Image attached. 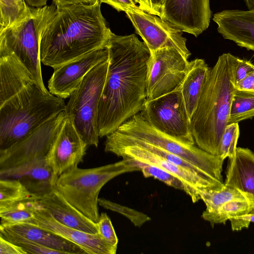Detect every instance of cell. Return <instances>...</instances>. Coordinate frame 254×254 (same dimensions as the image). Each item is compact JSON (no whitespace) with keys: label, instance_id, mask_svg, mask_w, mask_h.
<instances>
[{"label":"cell","instance_id":"obj_14","mask_svg":"<svg viewBox=\"0 0 254 254\" xmlns=\"http://www.w3.org/2000/svg\"><path fill=\"white\" fill-rule=\"evenodd\" d=\"M34 217L29 223L58 235L80 247L87 254H115L117 247L107 243L98 233L91 234L62 224L33 197Z\"/></svg>","mask_w":254,"mask_h":254},{"label":"cell","instance_id":"obj_2","mask_svg":"<svg viewBox=\"0 0 254 254\" xmlns=\"http://www.w3.org/2000/svg\"><path fill=\"white\" fill-rule=\"evenodd\" d=\"M98 0L57 11L45 27L40 43L41 63L54 69L96 50L106 48L112 32Z\"/></svg>","mask_w":254,"mask_h":254},{"label":"cell","instance_id":"obj_42","mask_svg":"<svg viewBox=\"0 0 254 254\" xmlns=\"http://www.w3.org/2000/svg\"><path fill=\"white\" fill-rule=\"evenodd\" d=\"M27 4L33 7H42L47 5L48 0H25Z\"/></svg>","mask_w":254,"mask_h":254},{"label":"cell","instance_id":"obj_17","mask_svg":"<svg viewBox=\"0 0 254 254\" xmlns=\"http://www.w3.org/2000/svg\"><path fill=\"white\" fill-rule=\"evenodd\" d=\"M108 58L107 49L103 48L55 68L48 81L50 93L64 99L69 98L84 76L98 64Z\"/></svg>","mask_w":254,"mask_h":254},{"label":"cell","instance_id":"obj_3","mask_svg":"<svg viewBox=\"0 0 254 254\" xmlns=\"http://www.w3.org/2000/svg\"><path fill=\"white\" fill-rule=\"evenodd\" d=\"M237 57L220 55L210 70L190 119L191 133L199 148L218 156L221 139L228 125L236 90L233 72Z\"/></svg>","mask_w":254,"mask_h":254},{"label":"cell","instance_id":"obj_32","mask_svg":"<svg viewBox=\"0 0 254 254\" xmlns=\"http://www.w3.org/2000/svg\"><path fill=\"white\" fill-rule=\"evenodd\" d=\"M98 201V205L102 207L126 216L135 226L140 227L151 219L150 217L141 212L104 198H99Z\"/></svg>","mask_w":254,"mask_h":254},{"label":"cell","instance_id":"obj_43","mask_svg":"<svg viewBox=\"0 0 254 254\" xmlns=\"http://www.w3.org/2000/svg\"><path fill=\"white\" fill-rule=\"evenodd\" d=\"M248 10H254V0H244Z\"/></svg>","mask_w":254,"mask_h":254},{"label":"cell","instance_id":"obj_24","mask_svg":"<svg viewBox=\"0 0 254 254\" xmlns=\"http://www.w3.org/2000/svg\"><path fill=\"white\" fill-rule=\"evenodd\" d=\"M199 194L200 199L206 205V209L202 212L201 216L203 218L215 212L223 204L229 201L234 199L246 200L237 190L225 185L220 190L201 189L199 190Z\"/></svg>","mask_w":254,"mask_h":254},{"label":"cell","instance_id":"obj_39","mask_svg":"<svg viewBox=\"0 0 254 254\" xmlns=\"http://www.w3.org/2000/svg\"><path fill=\"white\" fill-rule=\"evenodd\" d=\"M230 222L231 228L233 231H241L243 228H248L250 223H254V214L239 216Z\"/></svg>","mask_w":254,"mask_h":254},{"label":"cell","instance_id":"obj_8","mask_svg":"<svg viewBox=\"0 0 254 254\" xmlns=\"http://www.w3.org/2000/svg\"><path fill=\"white\" fill-rule=\"evenodd\" d=\"M113 133L119 136L142 140L164 149L224 182L222 172L224 160L220 156L211 154L195 145L184 143L157 130L140 113L124 123Z\"/></svg>","mask_w":254,"mask_h":254},{"label":"cell","instance_id":"obj_6","mask_svg":"<svg viewBox=\"0 0 254 254\" xmlns=\"http://www.w3.org/2000/svg\"><path fill=\"white\" fill-rule=\"evenodd\" d=\"M57 9L54 4L42 7H32L27 18L0 33V52L13 55L46 93L50 92L44 85L42 75L41 39L43 30Z\"/></svg>","mask_w":254,"mask_h":254},{"label":"cell","instance_id":"obj_18","mask_svg":"<svg viewBox=\"0 0 254 254\" xmlns=\"http://www.w3.org/2000/svg\"><path fill=\"white\" fill-rule=\"evenodd\" d=\"M212 20L225 39L254 52V10H224L215 13Z\"/></svg>","mask_w":254,"mask_h":254},{"label":"cell","instance_id":"obj_37","mask_svg":"<svg viewBox=\"0 0 254 254\" xmlns=\"http://www.w3.org/2000/svg\"><path fill=\"white\" fill-rule=\"evenodd\" d=\"M102 3H105L113 7L118 11L126 12L129 10L139 8L136 0H98Z\"/></svg>","mask_w":254,"mask_h":254},{"label":"cell","instance_id":"obj_36","mask_svg":"<svg viewBox=\"0 0 254 254\" xmlns=\"http://www.w3.org/2000/svg\"><path fill=\"white\" fill-rule=\"evenodd\" d=\"M138 7L143 11L160 17L165 0H136Z\"/></svg>","mask_w":254,"mask_h":254},{"label":"cell","instance_id":"obj_29","mask_svg":"<svg viewBox=\"0 0 254 254\" xmlns=\"http://www.w3.org/2000/svg\"><path fill=\"white\" fill-rule=\"evenodd\" d=\"M0 225L25 223L34 217L30 198L8 207L0 208Z\"/></svg>","mask_w":254,"mask_h":254},{"label":"cell","instance_id":"obj_41","mask_svg":"<svg viewBox=\"0 0 254 254\" xmlns=\"http://www.w3.org/2000/svg\"><path fill=\"white\" fill-rule=\"evenodd\" d=\"M98 0H53L57 8L75 5V4H93Z\"/></svg>","mask_w":254,"mask_h":254},{"label":"cell","instance_id":"obj_23","mask_svg":"<svg viewBox=\"0 0 254 254\" xmlns=\"http://www.w3.org/2000/svg\"><path fill=\"white\" fill-rule=\"evenodd\" d=\"M58 178L46 157L37 162L18 180L32 196H38L55 188Z\"/></svg>","mask_w":254,"mask_h":254},{"label":"cell","instance_id":"obj_22","mask_svg":"<svg viewBox=\"0 0 254 254\" xmlns=\"http://www.w3.org/2000/svg\"><path fill=\"white\" fill-rule=\"evenodd\" d=\"M0 227L46 247L67 254H86L77 245L52 233L29 223L1 225Z\"/></svg>","mask_w":254,"mask_h":254},{"label":"cell","instance_id":"obj_7","mask_svg":"<svg viewBox=\"0 0 254 254\" xmlns=\"http://www.w3.org/2000/svg\"><path fill=\"white\" fill-rule=\"evenodd\" d=\"M109 58L93 68L69 97L64 112L88 145H98V112L106 79Z\"/></svg>","mask_w":254,"mask_h":254},{"label":"cell","instance_id":"obj_5","mask_svg":"<svg viewBox=\"0 0 254 254\" xmlns=\"http://www.w3.org/2000/svg\"><path fill=\"white\" fill-rule=\"evenodd\" d=\"M140 171L138 162L125 158L117 162L89 169L73 168L58 177L56 188L73 206L97 223L98 196L109 181L122 174Z\"/></svg>","mask_w":254,"mask_h":254},{"label":"cell","instance_id":"obj_12","mask_svg":"<svg viewBox=\"0 0 254 254\" xmlns=\"http://www.w3.org/2000/svg\"><path fill=\"white\" fill-rule=\"evenodd\" d=\"M150 53L166 48H174L189 60L190 53L183 31L171 22L149 13L139 7L126 12Z\"/></svg>","mask_w":254,"mask_h":254},{"label":"cell","instance_id":"obj_15","mask_svg":"<svg viewBox=\"0 0 254 254\" xmlns=\"http://www.w3.org/2000/svg\"><path fill=\"white\" fill-rule=\"evenodd\" d=\"M88 146L71 119L65 115L47 154L48 162L59 177L83 161Z\"/></svg>","mask_w":254,"mask_h":254},{"label":"cell","instance_id":"obj_16","mask_svg":"<svg viewBox=\"0 0 254 254\" xmlns=\"http://www.w3.org/2000/svg\"><path fill=\"white\" fill-rule=\"evenodd\" d=\"M160 17L196 37L209 26L210 0H165Z\"/></svg>","mask_w":254,"mask_h":254},{"label":"cell","instance_id":"obj_20","mask_svg":"<svg viewBox=\"0 0 254 254\" xmlns=\"http://www.w3.org/2000/svg\"><path fill=\"white\" fill-rule=\"evenodd\" d=\"M32 197L63 225L91 234L98 233L96 223L73 206L56 187Z\"/></svg>","mask_w":254,"mask_h":254},{"label":"cell","instance_id":"obj_33","mask_svg":"<svg viewBox=\"0 0 254 254\" xmlns=\"http://www.w3.org/2000/svg\"><path fill=\"white\" fill-rule=\"evenodd\" d=\"M239 135L240 129L238 123L227 125L221 139L218 156L224 160L227 157H233L235 153Z\"/></svg>","mask_w":254,"mask_h":254},{"label":"cell","instance_id":"obj_35","mask_svg":"<svg viewBox=\"0 0 254 254\" xmlns=\"http://www.w3.org/2000/svg\"><path fill=\"white\" fill-rule=\"evenodd\" d=\"M254 71V64L251 61L236 58L233 72V82L235 86L250 73Z\"/></svg>","mask_w":254,"mask_h":254},{"label":"cell","instance_id":"obj_28","mask_svg":"<svg viewBox=\"0 0 254 254\" xmlns=\"http://www.w3.org/2000/svg\"><path fill=\"white\" fill-rule=\"evenodd\" d=\"M250 206L246 200L234 199L223 204L214 213L203 219L210 222L212 227L216 224H225L228 220L230 221L236 218L248 214Z\"/></svg>","mask_w":254,"mask_h":254},{"label":"cell","instance_id":"obj_1","mask_svg":"<svg viewBox=\"0 0 254 254\" xmlns=\"http://www.w3.org/2000/svg\"><path fill=\"white\" fill-rule=\"evenodd\" d=\"M106 48L109 66L98 107L100 138L141 111L146 101L151 56L147 46L134 34L121 36L112 32Z\"/></svg>","mask_w":254,"mask_h":254},{"label":"cell","instance_id":"obj_31","mask_svg":"<svg viewBox=\"0 0 254 254\" xmlns=\"http://www.w3.org/2000/svg\"><path fill=\"white\" fill-rule=\"evenodd\" d=\"M136 161L144 177H153L187 194L188 190L186 186L177 176L159 167Z\"/></svg>","mask_w":254,"mask_h":254},{"label":"cell","instance_id":"obj_34","mask_svg":"<svg viewBox=\"0 0 254 254\" xmlns=\"http://www.w3.org/2000/svg\"><path fill=\"white\" fill-rule=\"evenodd\" d=\"M98 233L110 245L117 247L118 238L115 231L110 218L105 212L100 214L96 223Z\"/></svg>","mask_w":254,"mask_h":254},{"label":"cell","instance_id":"obj_30","mask_svg":"<svg viewBox=\"0 0 254 254\" xmlns=\"http://www.w3.org/2000/svg\"><path fill=\"white\" fill-rule=\"evenodd\" d=\"M0 236L21 247L27 254H66L65 252L46 247L0 227Z\"/></svg>","mask_w":254,"mask_h":254},{"label":"cell","instance_id":"obj_13","mask_svg":"<svg viewBox=\"0 0 254 254\" xmlns=\"http://www.w3.org/2000/svg\"><path fill=\"white\" fill-rule=\"evenodd\" d=\"M105 151L123 158H128L164 169L180 178L186 186L192 202L200 199L199 190L203 188L217 190L211 183L194 173L175 164L163 156L137 145L106 144Z\"/></svg>","mask_w":254,"mask_h":254},{"label":"cell","instance_id":"obj_27","mask_svg":"<svg viewBox=\"0 0 254 254\" xmlns=\"http://www.w3.org/2000/svg\"><path fill=\"white\" fill-rule=\"evenodd\" d=\"M31 193L17 179H0V208L29 199Z\"/></svg>","mask_w":254,"mask_h":254},{"label":"cell","instance_id":"obj_21","mask_svg":"<svg viewBox=\"0 0 254 254\" xmlns=\"http://www.w3.org/2000/svg\"><path fill=\"white\" fill-rule=\"evenodd\" d=\"M209 70L203 59H195L189 62L187 74L178 88L182 94L190 120L197 107Z\"/></svg>","mask_w":254,"mask_h":254},{"label":"cell","instance_id":"obj_10","mask_svg":"<svg viewBox=\"0 0 254 254\" xmlns=\"http://www.w3.org/2000/svg\"><path fill=\"white\" fill-rule=\"evenodd\" d=\"M139 113L157 130L184 143L196 145L191 133L190 120L178 89L146 101Z\"/></svg>","mask_w":254,"mask_h":254},{"label":"cell","instance_id":"obj_38","mask_svg":"<svg viewBox=\"0 0 254 254\" xmlns=\"http://www.w3.org/2000/svg\"><path fill=\"white\" fill-rule=\"evenodd\" d=\"M0 254H27L21 247L0 236Z\"/></svg>","mask_w":254,"mask_h":254},{"label":"cell","instance_id":"obj_25","mask_svg":"<svg viewBox=\"0 0 254 254\" xmlns=\"http://www.w3.org/2000/svg\"><path fill=\"white\" fill-rule=\"evenodd\" d=\"M25 0H0V33L19 23L31 14Z\"/></svg>","mask_w":254,"mask_h":254},{"label":"cell","instance_id":"obj_26","mask_svg":"<svg viewBox=\"0 0 254 254\" xmlns=\"http://www.w3.org/2000/svg\"><path fill=\"white\" fill-rule=\"evenodd\" d=\"M254 117V92L235 90L228 125Z\"/></svg>","mask_w":254,"mask_h":254},{"label":"cell","instance_id":"obj_9","mask_svg":"<svg viewBox=\"0 0 254 254\" xmlns=\"http://www.w3.org/2000/svg\"><path fill=\"white\" fill-rule=\"evenodd\" d=\"M65 117L63 111L11 146L0 150V179L19 180L47 154Z\"/></svg>","mask_w":254,"mask_h":254},{"label":"cell","instance_id":"obj_11","mask_svg":"<svg viewBox=\"0 0 254 254\" xmlns=\"http://www.w3.org/2000/svg\"><path fill=\"white\" fill-rule=\"evenodd\" d=\"M189 66L188 60L174 48L166 47L151 53L147 73L146 101L177 89L187 74Z\"/></svg>","mask_w":254,"mask_h":254},{"label":"cell","instance_id":"obj_4","mask_svg":"<svg viewBox=\"0 0 254 254\" xmlns=\"http://www.w3.org/2000/svg\"><path fill=\"white\" fill-rule=\"evenodd\" d=\"M64 99L46 93L34 81L0 103V150L24 138L64 111Z\"/></svg>","mask_w":254,"mask_h":254},{"label":"cell","instance_id":"obj_19","mask_svg":"<svg viewBox=\"0 0 254 254\" xmlns=\"http://www.w3.org/2000/svg\"><path fill=\"white\" fill-rule=\"evenodd\" d=\"M224 184L240 191L249 204L248 214H254V152L237 147L234 155L228 158Z\"/></svg>","mask_w":254,"mask_h":254},{"label":"cell","instance_id":"obj_40","mask_svg":"<svg viewBox=\"0 0 254 254\" xmlns=\"http://www.w3.org/2000/svg\"><path fill=\"white\" fill-rule=\"evenodd\" d=\"M235 87L239 90L254 92V71L240 81Z\"/></svg>","mask_w":254,"mask_h":254}]
</instances>
